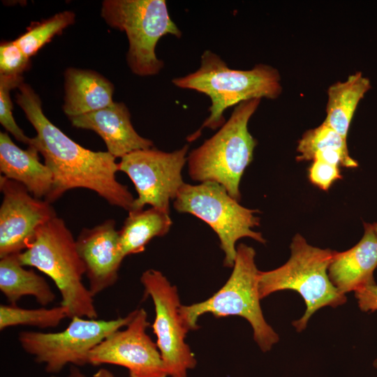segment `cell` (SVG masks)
Instances as JSON below:
<instances>
[{
	"label": "cell",
	"instance_id": "44dd1931",
	"mask_svg": "<svg viewBox=\"0 0 377 377\" xmlns=\"http://www.w3.org/2000/svg\"><path fill=\"white\" fill-rule=\"evenodd\" d=\"M172 223L169 213L156 207L129 211L119 230L122 255L125 258L144 251L153 238L166 235Z\"/></svg>",
	"mask_w": 377,
	"mask_h": 377
},
{
	"label": "cell",
	"instance_id": "7402d4cb",
	"mask_svg": "<svg viewBox=\"0 0 377 377\" xmlns=\"http://www.w3.org/2000/svg\"><path fill=\"white\" fill-rule=\"evenodd\" d=\"M75 19L73 12L66 10L48 19L33 22L15 42L27 56L31 57L55 35L61 34L65 28L73 24Z\"/></svg>",
	"mask_w": 377,
	"mask_h": 377
},
{
	"label": "cell",
	"instance_id": "d4e9b609",
	"mask_svg": "<svg viewBox=\"0 0 377 377\" xmlns=\"http://www.w3.org/2000/svg\"><path fill=\"white\" fill-rule=\"evenodd\" d=\"M20 75H0V123L19 142L31 144V138L27 136L16 124L13 116V103L10 96L11 89L19 87L24 82Z\"/></svg>",
	"mask_w": 377,
	"mask_h": 377
},
{
	"label": "cell",
	"instance_id": "ba28073f",
	"mask_svg": "<svg viewBox=\"0 0 377 377\" xmlns=\"http://www.w3.org/2000/svg\"><path fill=\"white\" fill-rule=\"evenodd\" d=\"M181 213H188L207 223L217 235L224 253L223 265L232 267L237 254V242L250 237L260 243L266 240L259 232L253 230L259 226L258 210L243 207L226 188L216 182L199 184L184 183L173 202Z\"/></svg>",
	"mask_w": 377,
	"mask_h": 377
},
{
	"label": "cell",
	"instance_id": "277c9868",
	"mask_svg": "<svg viewBox=\"0 0 377 377\" xmlns=\"http://www.w3.org/2000/svg\"><path fill=\"white\" fill-rule=\"evenodd\" d=\"M260 100L239 103L214 135L189 152L188 170L193 180L216 182L239 202L241 178L253 160L257 145L248 130V123Z\"/></svg>",
	"mask_w": 377,
	"mask_h": 377
},
{
	"label": "cell",
	"instance_id": "8992f818",
	"mask_svg": "<svg viewBox=\"0 0 377 377\" xmlns=\"http://www.w3.org/2000/svg\"><path fill=\"white\" fill-rule=\"evenodd\" d=\"M255 250L244 244L237 246L232 272L228 281L209 298L191 305H181L179 313L189 330L199 328L198 318L205 313L216 318L238 316L251 325L253 339L263 352L276 343L277 333L265 320L260 301Z\"/></svg>",
	"mask_w": 377,
	"mask_h": 377
},
{
	"label": "cell",
	"instance_id": "2e32d148",
	"mask_svg": "<svg viewBox=\"0 0 377 377\" xmlns=\"http://www.w3.org/2000/svg\"><path fill=\"white\" fill-rule=\"evenodd\" d=\"M364 232L351 249L335 251L328 268L333 285L343 294L375 283L374 272L377 267V235L371 223H364Z\"/></svg>",
	"mask_w": 377,
	"mask_h": 377
},
{
	"label": "cell",
	"instance_id": "9c48e42d",
	"mask_svg": "<svg viewBox=\"0 0 377 377\" xmlns=\"http://www.w3.org/2000/svg\"><path fill=\"white\" fill-rule=\"evenodd\" d=\"M133 315V311L109 320L76 316L61 332L22 331L18 341L36 362L45 364L47 372L57 374L68 364H89L90 352L112 332L126 326Z\"/></svg>",
	"mask_w": 377,
	"mask_h": 377
},
{
	"label": "cell",
	"instance_id": "603a6c76",
	"mask_svg": "<svg viewBox=\"0 0 377 377\" xmlns=\"http://www.w3.org/2000/svg\"><path fill=\"white\" fill-rule=\"evenodd\" d=\"M66 318V309L61 305L52 308L27 309L16 304L0 306V330L17 325H29L38 328L54 327Z\"/></svg>",
	"mask_w": 377,
	"mask_h": 377
},
{
	"label": "cell",
	"instance_id": "5bb4252c",
	"mask_svg": "<svg viewBox=\"0 0 377 377\" xmlns=\"http://www.w3.org/2000/svg\"><path fill=\"white\" fill-rule=\"evenodd\" d=\"M75 243L89 281V290L94 297L116 283L124 259L115 221L108 219L91 228H83Z\"/></svg>",
	"mask_w": 377,
	"mask_h": 377
},
{
	"label": "cell",
	"instance_id": "4dcf8cb0",
	"mask_svg": "<svg viewBox=\"0 0 377 377\" xmlns=\"http://www.w3.org/2000/svg\"><path fill=\"white\" fill-rule=\"evenodd\" d=\"M371 226L372 229L374 230V232L377 235V222H375V223L371 224Z\"/></svg>",
	"mask_w": 377,
	"mask_h": 377
},
{
	"label": "cell",
	"instance_id": "6da1fadb",
	"mask_svg": "<svg viewBox=\"0 0 377 377\" xmlns=\"http://www.w3.org/2000/svg\"><path fill=\"white\" fill-rule=\"evenodd\" d=\"M18 89L16 102L36 131L30 145L43 156L52 173V188L45 200L52 203L68 190L84 188L96 192L111 205L132 210L135 198L128 187L117 180L116 158L108 151H94L71 140L45 117L40 98L31 86L23 82Z\"/></svg>",
	"mask_w": 377,
	"mask_h": 377
},
{
	"label": "cell",
	"instance_id": "f546056e",
	"mask_svg": "<svg viewBox=\"0 0 377 377\" xmlns=\"http://www.w3.org/2000/svg\"><path fill=\"white\" fill-rule=\"evenodd\" d=\"M68 377H86L77 368L71 367Z\"/></svg>",
	"mask_w": 377,
	"mask_h": 377
},
{
	"label": "cell",
	"instance_id": "cb8c5ba5",
	"mask_svg": "<svg viewBox=\"0 0 377 377\" xmlns=\"http://www.w3.org/2000/svg\"><path fill=\"white\" fill-rule=\"evenodd\" d=\"M297 160L313 161L314 156L323 152L341 151L348 152L346 139L323 123L306 131L298 142Z\"/></svg>",
	"mask_w": 377,
	"mask_h": 377
},
{
	"label": "cell",
	"instance_id": "7a4b0ae2",
	"mask_svg": "<svg viewBox=\"0 0 377 377\" xmlns=\"http://www.w3.org/2000/svg\"><path fill=\"white\" fill-rule=\"evenodd\" d=\"M280 81L278 70L271 66L259 64L250 70H235L207 50L201 55L199 68L172 82L177 87L204 94L211 101L209 116L190 137L194 140L204 128H221L226 122L223 114L227 108L255 98H276L282 91Z\"/></svg>",
	"mask_w": 377,
	"mask_h": 377
},
{
	"label": "cell",
	"instance_id": "3957f363",
	"mask_svg": "<svg viewBox=\"0 0 377 377\" xmlns=\"http://www.w3.org/2000/svg\"><path fill=\"white\" fill-rule=\"evenodd\" d=\"M18 258L23 266L36 267L54 281L68 318H97L94 296L82 282L85 269L75 239L62 219L57 216L40 226Z\"/></svg>",
	"mask_w": 377,
	"mask_h": 377
},
{
	"label": "cell",
	"instance_id": "8fae6325",
	"mask_svg": "<svg viewBox=\"0 0 377 377\" xmlns=\"http://www.w3.org/2000/svg\"><path fill=\"white\" fill-rule=\"evenodd\" d=\"M188 148L185 145L172 152H165L151 147L132 151L121 158L119 171L128 176L138 193L132 210L143 209L149 205L170 213V201L175 200L184 184L182 172Z\"/></svg>",
	"mask_w": 377,
	"mask_h": 377
},
{
	"label": "cell",
	"instance_id": "5b68a950",
	"mask_svg": "<svg viewBox=\"0 0 377 377\" xmlns=\"http://www.w3.org/2000/svg\"><path fill=\"white\" fill-rule=\"evenodd\" d=\"M290 248V256L284 265L270 271H260L258 291L261 300L276 291H297L304 299L306 311L300 319L293 322V325L297 332H302L317 310L327 306H341L347 298L328 276L336 251L311 246L300 234L294 236Z\"/></svg>",
	"mask_w": 377,
	"mask_h": 377
},
{
	"label": "cell",
	"instance_id": "484cf974",
	"mask_svg": "<svg viewBox=\"0 0 377 377\" xmlns=\"http://www.w3.org/2000/svg\"><path fill=\"white\" fill-rule=\"evenodd\" d=\"M31 67L30 57L13 41L0 45V75H20Z\"/></svg>",
	"mask_w": 377,
	"mask_h": 377
},
{
	"label": "cell",
	"instance_id": "52a82bcc",
	"mask_svg": "<svg viewBox=\"0 0 377 377\" xmlns=\"http://www.w3.org/2000/svg\"><path fill=\"white\" fill-rule=\"evenodd\" d=\"M101 16L108 25L126 34V61L139 76L155 75L163 68L164 63L155 52L161 38L182 35L170 17L165 0H105Z\"/></svg>",
	"mask_w": 377,
	"mask_h": 377
},
{
	"label": "cell",
	"instance_id": "ac0fdd59",
	"mask_svg": "<svg viewBox=\"0 0 377 377\" xmlns=\"http://www.w3.org/2000/svg\"><path fill=\"white\" fill-rule=\"evenodd\" d=\"M63 110L69 117L98 110L112 104L113 84L100 73L68 68L64 73Z\"/></svg>",
	"mask_w": 377,
	"mask_h": 377
},
{
	"label": "cell",
	"instance_id": "83f0119b",
	"mask_svg": "<svg viewBox=\"0 0 377 377\" xmlns=\"http://www.w3.org/2000/svg\"><path fill=\"white\" fill-rule=\"evenodd\" d=\"M360 309L364 312L377 311V284L364 286L355 291Z\"/></svg>",
	"mask_w": 377,
	"mask_h": 377
},
{
	"label": "cell",
	"instance_id": "9a60e30c",
	"mask_svg": "<svg viewBox=\"0 0 377 377\" xmlns=\"http://www.w3.org/2000/svg\"><path fill=\"white\" fill-rule=\"evenodd\" d=\"M69 120L76 128L96 133L105 143L107 151L116 158L154 147L151 140L140 136L134 129L131 113L124 103L114 102L103 109L69 117Z\"/></svg>",
	"mask_w": 377,
	"mask_h": 377
},
{
	"label": "cell",
	"instance_id": "f1b7e54d",
	"mask_svg": "<svg viewBox=\"0 0 377 377\" xmlns=\"http://www.w3.org/2000/svg\"><path fill=\"white\" fill-rule=\"evenodd\" d=\"M94 377H115L114 374L108 369H101L98 370L94 374Z\"/></svg>",
	"mask_w": 377,
	"mask_h": 377
},
{
	"label": "cell",
	"instance_id": "30bf717a",
	"mask_svg": "<svg viewBox=\"0 0 377 377\" xmlns=\"http://www.w3.org/2000/svg\"><path fill=\"white\" fill-rule=\"evenodd\" d=\"M140 281L154 305L152 329L168 376L188 377V371L195 367L197 360L185 341L188 330L179 313L182 304L177 288L161 272L154 269L145 271Z\"/></svg>",
	"mask_w": 377,
	"mask_h": 377
},
{
	"label": "cell",
	"instance_id": "ffe728a7",
	"mask_svg": "<svg viewBox=\"0 0 377 377\" xmlns=\"http://www.w3.org/2000/svg\"><path fill=\"white\" fill-rule=\"evenodd\" d=\"M371 87L369 79L361 72L331 85L327 91V115L323 124L346 139L357 105Z\"/></svg>",
	"mask_w": 377,
	"mask_h": 377
},
{
	"label": "cell",
	"instance_id": "d6986e66",
	"mask_svg": "<svg viewBox=\"0 0 377 377\" xmlns=\"http://www.w3.org/2000/svg\"><path fill=\"white\" fill-rule=\"evenodd\" d=\"M19 254L0 259V290L10 304L24 296H33L45 306L52 303L55 294L45 279L32 269H26L21 264Z\"/></svg>",
	"mask_w": 377,
	"mask_h": 377
},
{
	"label": "cell",
	"instance_id": "e0dca14e",
	"mask_svg": "<svg viewBox=\"0 0 377 377\" xmlns=\"http://www.w3.org/2000/svg\"><path fill=\"white\" fill-rule=\"evenodd\" d=\"M32 145L27 149L17 147L7 133H0V171L3 176L22 184L34 197L46 200L53 177L50 168L39 159Z\"/></svg>",
	"mask_w": 377,
	"mask_h": 377
},
{
	"label": "cell",
	"instance_id": "4316f807",
	"mask_svg": "<svg viewBox=\"0 0 377 377\" xmlns=\"http://www.w3.org/2000/svg\"><path fill=\"white\" fill-rule=\"evenodd\" d=\"M341 177L339 165L323 161H313L309 168L310 182L323 191H327L332 184Z\"/></svg>",
	"mask_w": 377,
	"mask_h": 377
},
{
	"label": "cell",
	"instance_id": "7c38bea8",
	"mask_svg": "<svg viewBox=\"0 0 377 377\" xmlns=\"http://www.w3.org/2000/svg\"><path fill=\"white\" fill-rule=\"evenodd\" d=\"M149 325L144 309L133 311L125 329L112 332L90 352L89 364L121 366L130 377H168L157 345L146 332Z\"/></svg>",
	"mask_w": 377,
	"mask_h": 377
},
{
	"label": "cell",
	"instance_id": "1f68e13d",
	"mask_svg": "<svg viewBox=\"0 0 377 377\" xmlns=\"http://www.w3.org/2000/svg\"><path fill=\"white\" fill-rule=\"evenodd\" d=\"M374 366L377 369V359L374 362Z\"/></svg>",
	"mask_w": 377,
	"mask_h": 377
},
{
	"label": "cell",
	"instance_id": "4fadbf2b",
	"mask_svg": "<svg viewBox=\"0 0 377 377\" xmlns=\"http://www.w3.org/2000/svg\"><path fill=\"white\" fill-rule=\"evenodd\" d=\"M0 258L19 254L33 242L36 231L57 216L52 203L32 195L22 184L1 175Z\"/></svg>",
	"mask_w": 377,
	"mask_h": 377
}]
</instances>
